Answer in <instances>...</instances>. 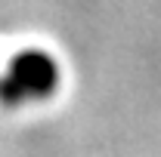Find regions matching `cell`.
I'll list each match as a JSON object with an SVG mask.
<instances>
[{
  "label": "cell",
  "instance_id": "1",
  "mask_svg": "<svg viewBox=\"0 0 161 157\" xmlns=\"http://www.w3.org/2000/svg\"><path fill=\"white\" fill-rule=\"evenodd\" d=\"M56 83H59L56 62L50 59L47 53L28 49V53H19L13 59L9 74L0 83V99H3V105H22L28 99L50 96L56 89Z\"/></svg>",
  "mask_w": 161,
  "mask_h": 157
}]
</instances>
